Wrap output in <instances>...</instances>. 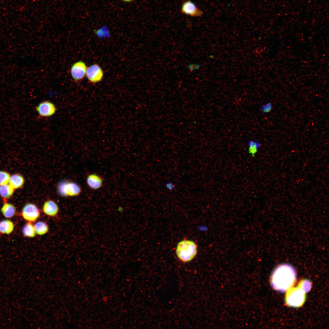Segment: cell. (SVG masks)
Masks as SVG:
<instances>
[{
  "instance_id": "obj_22",
  "label": "cell",
  "mask_w": 329,
  "mask_h": 329,
  "mask_svg": "<svg viewBox=\"0 0 329 329\" xmlns=\"http://www.w3.org/2000/svg\"><path fill=\"white\" fill-rule=\"evenodd\" d=\"M273 106L271 102L267 103L262 106L261 108V111L264 113H268L271 111Z\"/></svg>"
},
{
  "instance_id": "obj_20",
  "label": "cell",
  "mask_w": 329,
  "mask_h": 329,
  "mask_svg": "<svg viewBox=\"0 0 329 329\" xmlns=\"http://www.w3.org/2000/svg\"><path fill=\"white\" fill-rule=\"evenodd\" d=\"M311 287V282L308 280L303 281L300 284V288L305 293L309 292Z\"/></svg>"
},
{
  "instance_id": "obj_13",
  "label": "cell",
  "mask_w": 329,
  "mask_h": 329,
  "mask_svg": "<svg viewBox=\"0 0 329 329\" xmlns=\"http://www.w3.org/2000/svg\"><path fill=\"white\" fill-rule=\"evenodd\" d=\"M14 225L9 220H3L0 221V232L3 234H9L13 231Z\"/></svg>"
},
{
  "instance_id": "obj_8",
  "label": "cell",
  "mask_w": 329,
  "mask_h": 329,
  "mask_svg": "<svg viewBox=\"0 0 329 329\" xmlns=\"http://www.w3.org/2000/svg\"><path fill=\"white\" fill-rule=\"evenodd\" d=\"M86 75L91 83H96L102 80L103 72L98 65L94 64L87 68Z\"/></svg>"
},
{
  "instance_id": "obj_5",
  "label": "cell",
  "mask_w": 329,
  "mask_h": 329,
  "mask_svg": "<svg viewBox=\"0 0 329 329\" xmlns=\"http://www.w3.org/2000/svg\"><path fill=\"white\" fill-rule=\"evenodd\" d=\"M21 214L23 218L28 222L35 221L40 215V210L35 204L28 203L22 208Z\"/></svg>"
},
{
  "instance_id": "obj_9",
  "label": "cell",
  "mask_w": 329,
  "mask_h": 329,
  "mask_svg": "<svg viewBox=\"0 0 329 329\" xmlns=\"http://www.w3.org/2000/svg\"><path fill=\"white\" fill-rule=\"evenodd\" d=\"M87 69L86 64L83 62L79 61L74 63L70 70L72 78L76 81L82 80L86 75Z\"/></svg>"
},
{
  "instance_id": "obj_11",
  "label": "cell",
  "mask_w": 329,
  "mask_h": 329,
  "mask_svg": "<svg viewBox=\"0 0 329 329\" xmlns=\"http://www.w3.org/2000/svg\"><path fill=\"white\" fill-rule=\"evenodd\" d=\"M87 183L91 189L97 190L102 187L103 180L100 175L95 173H92L88 175L87 178Z\"/></svg>"
},
{
  "instance_id": "obj_21",
  "label": "cell",
  "mask_w": 329,
  "mask_h": 329,
  "mask_svg": "<svg viewBox=\"0 0 329 329\" xmlns=\"http://www.w3.org/2000/svg\"><path fill=\"white\" fill-rule=\"evenodd\" d=\"M200 64L196 63H189L186 65L187 69L190 71L199 69L201 67Z\"/></svg>"
},
{
  "instance_id": "obj_2",
  "label": "cell",
  "mask_w": 329,
  "mask_h": 329,
  "mask_svg": "<svg viewBox=\"0 0 329 329\" xmlns=\"http://www.w3.org/2000/svg\"><path fill=\"white\" fill-rule=\"evenodd\" d=\"M197 251L196 244L192 240L185 239L177 244L176 253L181 262L186 263L191 261L195 258Z\"/></svg>"
},
{
  "instance_id": "obj_12",
  "label": "cell",
  "mask_w": 329,
  "mask_h": 329,
  "mask_svg": "<svg viewBox=\"0 0 329 329\" xmlns=\"http://www.w3.org/2000/svg\"><path fill=\"white\" fill-rule=\"evenodd\" d=\"M23 177L21 175L15 174L10 176L9 183V185L14 189L20 188L24 183Z\"/></svg>"
},
{
  "instance_id": "obj_19",
  "label": "cell",
  "mask_w": 329,
  "mask_h": 329,
  "mask_svg": "<svg viewBox=\"0 0 329 329\" xmlns=\"http://www.w3.org/2000/svg\"><path fill=\"white\" fill-rule=\"evenodd\" d=\"M10 176L9 174L7 172L0 171V185L8 183Z\"/></svg>"
},
{
  "instance_id": "obj_4",
  "label": "cell",
  "mask_w": 329,
  "mask_h": 329,
  "mask_svg": "<svg viewBox=\"0 0 329 329\" xmlns=\"http://www.w3.org/2000/svg\"><path fill=\"white\" fill-rule=\"evenodd\" d=\"M305 293L301 288H295L287 293L286 300L287 304L291 306L299 307L304 303L305 299Z\"/></svg>"
},
{
  "instance_id": "obj_17",
  "label": "cell",
  "mask_w": 329,
  "mask_h": 329,
  "mask_svg": "<svg viewBox=\"0 0 329 329\" xmlns=\"http://www.w3.org/2000/svg\"><path fill=\"white\" fill-rule=\"evenodd\" d=\"M34 227L36 234L40 235H45L49 230L48 224L45 222L42 221L36 222L34 225Z\"/></svg>"
},
{
  "instance_id": "obj_24",
  "label": "cell",
  "mask_w": 329,
  "mask_h": 329,
  "mask_svg": "<svg viewBox=\"0 0 329 329\" xmlns=\"http://www.w3.org/2000/svg\"><path fill=\"white\" fill-rule=\"evenodd\" d=\"M122 1L125 2H130L131 1L133 0H122Z\"/></svg>"
},
{
  "instance_id": "obj_1",
  "label": "cell",
  "mask_w": 329,
  "mask_h": 329,
  "mask_svg": "<svg viewBox=\"0 0 329 329\" xmlns=\"http://www.w3.org/2000/svg\"><path fill=\"white\" fill-rule=\"evenodd\" d=\"M296 277V271L292 265L287 264H281L276 268L271 275V286L279 292H285L294 284Z\"/></svg>"
},
{
  "instance_id": "obj_14",
  "label": "cell",
  "mask_w": 329,
  "mask_h": 329,
  "mask_svg": "<svg viewBox=\"0 0 329 329\" xmlns=\"http://www.w3.org/2000/svg\"><path fill=\"white\" fill-rule=\"evenodd\" d=\"M1 211L5 217L9 218L14 216L16 213V209L15 206L12 204L5 203L1 208Z\"/></svg>"
},
{
  "instance_id": "obj_6",
  "label": "cell",
  "mask_w": 329,
  "mask_h": 329,
  "mask_svg": "<svg viewBox=\"0 0 329 329\" xmlns=\"http://www.w3.org/2000/svg\"><path fill=\"white\" fill-rule=\"evenodd\" d=\"M36 110L39 117H48L55 114L56 108L55 104L51 101H45L40 103L36 107Z\"/></svg>"
},
{
  "instance_id": "obj_10",
  "label": "cell",
  "mask_w": 329,
  "mask_h": 329,
  "mask_svg": "<svg viewBox=\"0 0 329 329\" xmlns=\"http://www.w3.org/2000/svg\"><path fill=\"white\" fill-rule=\"evenodd\" d=\"M42 211L46 215L51 217L56 216L59 211V207L57 204L52 200H48L44 203Z\"/></svg>"
},
{
  "instance_id": "obj_23",
  "label": "cell",
  "mask_w": 329,
  "mask_h": 329,
  "mask_svg": "<svg viewBox=\"0 0 329 329\" xmlns=\"http://www.w3.org/2000/svg\"><path fill=\"white\" fill-rule=\"evenodd\" d=\"M165 186L168 189L171 191H173L175 189V186L174 184L171 182H166L165 184Z\"/></svg>"
},
{
  "instance_id": "obj_15",
  "label": "cell",
  "mask_w": 329,
  "mask_h": 329,
  "mask_svg": "<svg viewBox=\"0 0 329 329\" xmlns=\"http://www.w3.org/2000/svg\"><path fill=\"white\" fill-rule=\"evenodd\" d=\"M14 189L8 183L0 185V195L4 199L11 197L13 193Z\"/></svg>"
},
{
  "instance_id": "obj_7",
  "label": "cell",
  "mask_w": 329,
  "mask_h": 329,
  "mask_svg": "<svg viewBox=\"0 0 329 329\" xmlns=\"http://www.w3.org/2000/svg\"><path fill=\"white\" fill-rule=\"evenodd\" d=\"M180 12L183 14L192 17H200L203 14L202 10L190 0L183 2L181 6Z\"/></svg>"
},
{
  "instance_id": "obj_3",
  "label": "cell",
  "mask_w": 329,
  "mask_h": 329,
  "mask_svg": "<svg viewBox=\"0 0 329 329\" xmlns=\"http://www.w3.org/2000/svg\"><path fill=\"white\" fill-rule=\"evenodd\" d=\"M58 194L63 197H73L80 194L81 189L76 183L69 181L60 182L57 187Z\"/></svg>"
},
{
  "instance_id": "obj_18",
  "label": "cell",
  "mask_w": 329,
  "mask_h": 329,
  "mask_svg": "<svg viewBox=\"0 0 329 329\" xmlns=\"http://www.w3.org/2000/svg\"><path fill=\"white\" fill-rule=\"evenodd\" d=\"M260 146V143L257 141L250 140L248 142V151L252 157L255 156Z\"/></svg>"
},
{
  "instance_id": "obj_16",
  "label": "cell",
  "mask_w": 329,
  "mask_h": 329,
  "mask_svg": "<svg viewBox=\"0 0 329 329\" xmlns=\"http://www.w3.org/2000/svg\"><path fill=\"white\" fill-rule=\"evenodd\" d=\"M22 232L23 235L27 237H34L36 234L34 225L32 224V222H29L27 223L24 225L23 228Z\"/></svg>"
}]
</instances>
